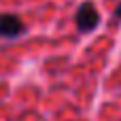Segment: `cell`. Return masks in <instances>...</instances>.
Wrapping results in <instances>:
<instances>
[{"instance_id":"cell-1","label":"cell","mask_w":121,"mask_h":121,"mask_svg":"<svg viewBox=\"0 0 121 121\" xmlns=\"http://www.w3.org/2000/svg\"><path fill=\"white\" fill-rule=\"evenodd\" d=\"M98 21H100V15H98L96 6L91 2H83L79 6V11H77V26H79V30L89 32V30H94L98 26Z\"/></svg>"},{"instance_id":"cell-3","label":"cell","mask_w":121,"mask_h":121,"mask_svg":"<svg viewBox=\"0 0 121 121\" xmlns=\"http://www.w3.org/2000/svg\"><path fill=\"white\" fill-rule=\"evenodd\" d=\"M115 15H117V17H121V4L117 6V9H115Z\"/></svg>"},{"instance_id":"cell-2","label":"cell","mask_w":121,"mask_h":121,"mask_svg":"<svg viewBox=\"0 0 121 121\" xmlns=\"http://www.w3.org/2000/svg\"><path fill=\"white\" fill-rule=\"evenodd\" d=\"M26 26L19 17L15 15H2L0 17V36L2 38H17L19 34H23Z\"/></svg>"}]
</instances>
